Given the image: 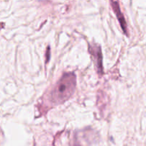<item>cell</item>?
<instances>
[{"instance_id": "6da1fadb", "label": "cell", "mask_w": 146, "mask_h": 146, "mask_svg": "<svg viewBox=\"0 0 146 146\" xmlns=\"http://www.w3.org/2000/svg\"><path fill=\"white\" fill-rule=\"evenodd\" d=\"M75 87V74L74 73L64 74L51 92V101L56 105L63 104L72 96Z\"/></svg>"}, {"instance_id": "7a4b0ae2", "label": "cell", "mask_w": 146, "mask_h": 146, "mask_svg": "<svg viewBox=\"0 0 146 146\" xmlns=\"http://www.w3.org/2000/svg\"><path fill=\"white\" fill-rule=\"evenodd\" d=\"M111 6L113 7V9L114 12L116 14V17L118 18V21H119L120 24H121V27L122 28L124 34H126L128 36V29H127V24L125 22V18H124L122 12L121 11V9H120V6L118 4V3L117 1H114V0H111Z\"/></svg>"}, {"instance_id": "3957f363", "label": "cell", "mask_w": 146, "mask_h": 146, "mask_svg": "<svg viewBox=\"0 0 146 146\" xmlns=\"http://www.w3.org/2000/svg\"><path fill=\"white\" fill-rule=\"evenodd\" d=\"M49 47H48L47 48V51H46V62H48V60H49Z\"/></svg>"}]
</instances>
